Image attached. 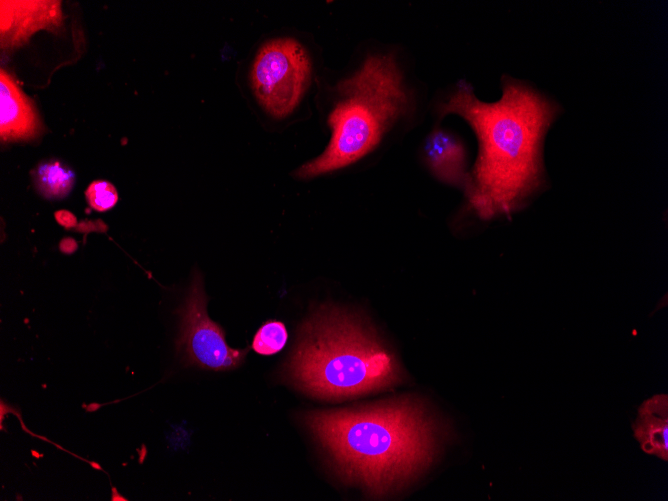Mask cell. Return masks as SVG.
I'll use <instances>...</instances> for the list:
<instances>
[{
    "mask_svg": "<svg viewBox=\"0 0 668 501\" xmlns=\"http://www.w3.org/2000/svg\"><path fill=\"white\" fill-rule=\"evenodd\" d=\"M0 98L1 140L7 142L37 137L42 131L37 111L4 69L0 71Z\"/></svg>",
    "mask_w": 668,
    "mask_h": 501,
    "instance_id": "cell-8",
    "label": "cell"
},
{
    "mask_svg": "<svg viewBox=\"0 0 668 501\" xmlns=\"http://www.w3.org/2000/svg\"><path fill=\"white\" fill-rule=\"evenodd\" d=\"M310 76L311 62L305 48L292 38H276L256 54L251 85L263 109L280 119L296 108Z\"/></svg>",
    "mask_w": 668,
    "mask_h": 501,
    "instance_id": "cell-5",
    "label": "cell"
},
{
    "mask_svg": "<svg viewBox=\"0 0 668 501\" xmlns=\"http://www.w3.org/2000/svg\"><path fill=\"white\" fill-rule=\"evenodd\" d=\"M31 175L37 191L48 199H60L67 196L75 182L73 170L57 160H48L38 164Z\"/></svg>",
    "mask_w": 668,
    "mask_h": 501,
    "instance_id": "cell-11",
    "label": "cell"
},
{
    "mask_svg": "<svg viewBox=\"0 0 668 501\" xmlns=\"http://www.w3.org/2000/svg\"><path fill=\"white\" fill-rule=\"evenodd\" d=\"M287 338L288 333L282 322L268 321L254 335L252 348L258 354L273 355L283 349Z\"/></svg>",
    "mask_w": 668,
    "mask_h": 501,
    "instance_id": "cell-12",
    "label": "cell"
},
{
    "mask_svg": "<svg viewBox=\"0 0 668 501\" xmlns=\"http://www.w3.org/2000/svg\"><path fill=\"white\" fill-rule=\"evenodd\" d=\"M632 427L635 439L646 454L668 460L667 394H657L645 400L638 408Z\"/></svg>",
    "mask_w": 668,
    "mask_h": 501,
    "instance_id": "cell-10",
    "label": "cell"
},
{
    "mask_svg": "<svg viewBox=\"0 0 668 501\" xmlns=\"http://www.w3.org/2000/svg\"><path fill=\"white\" fill-rule=\"evenodd\" d=\"M559 112L556 102L509 77L495 102L481 101L460 80L439 105L440 115L460 116L477 137L478 156L464 191L481 219L510 216L544 186L543 142Z\"/></svg>",
    "mask_w": 668,
    "mask_h": 501,
    "instance_id": "cell-1",
    "label": "cell"
},
{
    "mask_svg": "<svg viewBox=\"0 0 668 501\" xmlns=\"http://www.w3.org/2000/svg\"><path fill=\"white\" fill-rule=\"evenodd\" d=\"M340 100L328 117L331 138L324 152L295 172L313 178L350 164L371 152L407 110L408 95L395 58L369 56L338 86Z\"/></svg>",
    "mask_w": 668,
    "mask_h": 501,
    "instance_id": "cell-4",
    "label": "cell"
},
{
    "mask_svg": "<svg viewBox=\"0 0 668 501\" xmlns=\"http://www.w3.org/2000/svg\"><path fill=\"white\" fill-rule=\"evenodd\" d=\"M55 217L57 221L66 228L71 227L76 222V218L73 216V214L66 210H60L56 212Z\"/></svg>",
    "mask_w": 668,
    "mask_h": 501,
    "instance_id": "cell-14",
    "label": "cell"
},
{
    "mask_svg": "<svg viewBox=\"0 0 668 501\" xmlns=\"http://www.w3.org/2000/svg\"><path fill=\"white\" fill-rule=\"evenodd\" d=\"M85 196L89 205L100 212L111 209L118 201L116 188L104 180L93 181L85 191Z\"/></svg>",
    "mask_w": 668,
    "mask_h": 501,
    "instance_id": "cell-13",
    "label": "cell"
},
{
    "mask_svg": "<svg viewBox=\"0 0 668 501\" xmlns=\"http://www.w3.org/2000/svg\"><path fill=\"white\" fill-rule=\"evenodd\" d=\"M424 153L434 175L445 183L465 188L466 152L462 141L454 134L436 129L425 140Z\"/></svg>",
    "mask_w": 668,
    "mask_h": 501,
    "instance_id": "cell-9",
    "label": "cell"
},
{
    "mask_svg": "<svg viewBox=\"0 0 668 501\" xmlns=\"http://www.w3.org/2000/svg\"><path fill=\"white\" fill-rule=\"evenodd\" d=\"M1 47L22 46L37 31H57L63 26L60 1H1Z\"/></svg>",
    "mask_w": 668,
    "mask_h": 501,
    "instance_id": "cell-7",
    "label": "cell"
},
{
    "mask_svg": "<svg viewBox=\"0 0 668 501\" xmlns=\"http://www.w3.org/2000/svg\"><path fill=\"white\" fill-rule=\"evenodd\" d=\"M296 386L323 399L384 390L401 380L395 357L358 316L322 306L303 324L288 364Z\"/></svg>",
    "mask_w": 668,
    "mask_h": 501,
    "instance_id": "cell-3",
    "label": "cell"
},
{
    "mask_svg": "<svg viewBox=\"0 0 668 501\" xmlns=\"http://www.w3.org/2000/svg\"><path fill=\"white\" fill-rule=\"evenodd\" d=\"M207 301L202 276L196 272L177 311L180 318L177 350L188 365L213 371L235 369L243 363L249 347L235 349L227 344L224 329L208 316Z\"/></svg>",
    "mask_w": 668,
    "mask_h": 501,
    "instance_id": "cell-6",
    "label": "cell"
},
{
    "mask_svg": "<svg viewBox=\"0 0 668 501\" xmlns=\"http://www.w3.org/2000/svg\"><path fill=\"white\" fill-rule=\"evenodd\" d=\"M305 423L338 474L374 497L399 489L429 467L441 443L440 426L413 398L310 412Z\"/></svg>",
    "mask_w": 668,
    "mask_h": 501,
    "instance_id": "cell-2",
    "label": "cell"
}]
</instances>
